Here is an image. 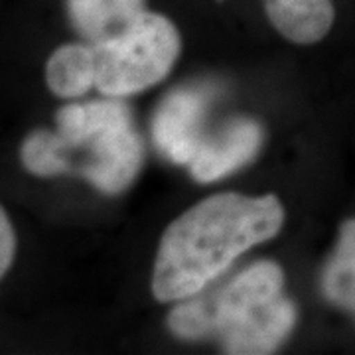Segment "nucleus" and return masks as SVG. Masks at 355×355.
Returning a JSON list of instances; mask_svg holds the SVG:
<instances>
[{"instance_id":"7ed1b4c3","label":"nucleus","mask_w":355,"mask_h":355,"mask_svg":"<svg viewBox=\"0 0 355 355\" xmlns=\"http://www.w3.org/2000/svg\"><path fill=\"white\" fill-rule=\"evenodd\" d=\"M284 291V270L275 261H257L209 296L180 300L168 314V330L184 342L221 340L261 306Z\"/></svg>"},{"instance_id":"f03ea898","label":"nucleus","mask_w":355,"mask_h":355,"mask_svg":"<svg viewBox=\"0 0 355 355\" xmlns=\"http://www.w3.org/2000/svg\"><path fill=\"white\" fill-rule=\"evenodd\" d=\"M180 51L176 24L164 14L146 10L123 36L95 46V87L116 99L139 95L170 76Z\"/></svg>"},{"instance_id":"39448f33","label":"nucleus","mask_w":355,"mask_h":355,"mask_svg":"<svg viewBox=\"0 0 355 355\" xmlns=\"http://www.w3.org/2000/svg\"><path fill=\"white\" fill-rule=\"evenodd\" d=\"M209 95L196 87H182L168 93L153 119L156 148L176 164H190L203 140V121Z\"/></svg>"},{"instance_id":"6e6552de","label":"nucleus","mask_w":355,"mask_h":355,"mask_svg":"<svg viewBox=\"0 0 355 355\" xmlns=\"http://www.w3.org/2000/svg\"><path fill=\"white\" fill-rule=\"evenodd\" d=\"M67 18L91 46L123 36L146 12V0H65Z\"/></svg>"},{"instance_id":"423d86ee","label":"nucleus","mask_w":355,"mask_h":355,"mask_svg":"<svg viewBox=\"0 0 355 355\" xmlns=\"http://www.w3.org/2000/svg\"><path fill=\"white\" fill-rule=\"evenodd\" d=\"M265 139L263 127L249 116L231 119L211 137H203L191 158V178L200 184H211L249 164Z\"/></svg>"},{"instance_id":"f8f14e48","label":"nucleus","mask_w":355,"mask_h":355,"mask_svg":"<svg viewBox=\"0 0 355 355\" xmlns=\"http://www.w3.org/2000/svg\"><path fill=\"white\" fill-rule=\"evenodd\" d=\"M320 288L331 306L347 314L355 312V217L345 219L330 259L322 268Z\"/></svg>"},{"instance_id":"4468645a","label":"nucleus","mask_w":355,"mask_h":355,"mask_svg":"<svg viewBox=\"0 0 355 355\" xmlns=\"http://www.w3.org/2000/svg\"><path fill=\"white\" fill-rule=\"evenodd\" d=\"M16 254V233H14L10 217L6 216L4 207L0 205V280L12 266Z\"/></svg>"},{"instance_id":"9b49d317","label":"nucleus","mask_w":355,"mask_h":355,"mask_svg":"<svg viewBox=\"0 0 355 355\" xmlns=\"http://www.w3.org/2000/svg\"><path fill=\"white\" fill-rule=\"evenodd\" d=\"M97 62L95 46L65 44L53 51L46 64V83L53 95L76 99L95 87Z\"/></svg>"},{"instance_id":"20e7f679","label":"nucleus","mask_w":355,"mask_h":355,"mask_svg":"<svg viewBox=\"0 0 355 355\" xmlns=\"http://www.w3.org/2000/svg\"><path fill=\"white\" fill-rule=\"evenodd\" d=\"M76 153H85V158L76 166L73 176L87 180L105 196L123 193L137 180L144 164V144L135 121L105 128L76 148L65 150L67 162Z\"/></svg>"},{"instance_id":"9d476101","label":"nucleus","mask_w":355,"mask_h":355,"mask_svg":"<svg viewBox=\"0 0 355 355\" xmlns=\"http://www.w3.org/2000/svg\"><path fill=\"white\" fill-rule=\"evenodd\" d=\"M121 123H132V113L116 97H105L99 101L71 103L62 107L55 114L58 135L64 142L65 150L76 148L83 140Z\"/></svg>"},{"instance_id":"0eeeda50","label":"nucleus","mask_w":355,"mask_h":355,"mask_svg":"<svg viewBox=\"0 0 355 355\" xmlns=\"http://www.w3.org/2000/svg\"><path fill=\"white\" fill-rule=\"evenodd\" d=\"M298 310L291 298H279L261 306L254 314L241 322L235 330L223 336L219 343L223 354L266 355L275 354L296 326Z\"/></svg>"},{"instance_id":"f257e3e1","label":"nucleus","mask_w":355,"mask_h":355,"mask_svg":"<svg viewBox=\"0 0 355 355\" xmlns=\"http://www.w3.org/2000/svg\"><path fill=\"white\" fill-rule=\"evenodd\" d=\"M286 211L277 196L214 193L164 229L153 268L154 298L180 302L221 277L243 253L270 241Z\"/></svg>"},{"instance_id":"1a4fd4ad","label":"nucleus","mask_w":355,"mask_h":355,"mask_svg":"<svg viewBox=\"0 0 355 355\" xmlns=\"http://www.w3.org/2000/svg\"><path fill=\"white\" fill-rule=\"evenodd\" d=\"M265 12L280 36L298 46L322 42L336 22L331 0H265Z\"/></svg>"},{"instance_id":"ddd939ff","label":"nucleus","mask_w":355,"mask_h":355,"mask_svg":"<svg viewBox=\"0 0 355 355\" xmlns=\"http://www.w3.org/2000/svg\"><path fill=\"white\" fill-rule=\"evenodd\" d=\"M20 162L30 174L38 178L69 174L64 142L58 132H50L46 128H36L26 137L20 146Z\"/></svg>"},{"instance_id":"2eb2a0df","label":"nucleus","mask_w":355,"mask_h":355,"mask_svg":"<svg viewBox=\"0 0 355 355\" xmlns=\"http://www.w3.org/2000/svg\"><path fill=\"white\" fill-rule=\"evenodd\" d=\"M352 316H354V318H355V312H354V314H352Z\"/></svg>"}]
</instances>
